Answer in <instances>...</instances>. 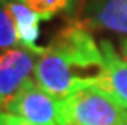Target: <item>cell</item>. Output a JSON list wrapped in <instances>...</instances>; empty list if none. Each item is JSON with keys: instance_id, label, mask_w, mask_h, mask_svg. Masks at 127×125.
<instances>
[{"instance_id": "2", "label": "cell", "mask_w": 127, "mask_h": 125, "mask_svg": "<svg viewBox=\"0 0 127 125\" xmlns=\"http://www.w3.org/2000/svg\"><path fill=\"white\" fill-rule=\"evenodd\" d=\"M127 109L104 89L82 86L62 98L59 125H122Z\"/></svg>"}, {"instance_id": "11", "label": "cell", "mask_w": 127, "mask_h": 125, "mask_svg": "<svg viewBox=\"0 0 127 125\" xmlns=\"http://www.w3.org/2000/svg\"><path fill=\"white\" fill-rule=\"evenodd\" d=\"M7 125H33L30 124L28 120L18 117V115H11V114H7Z\"/></svg>"}, {"instance_id": "9", "label": "cell", "mask_w": 127, "mask_h": 125, "mask_svg": "<svg viewBox=\"0 0 127 125\" xmlns=\"http://www.w3.org/2000/svg\"><path fill=\"white\" fill-rule=\"evenodd\" d=\"M7 0H0V52L18 46L16 25L5 7Z\"/></svg>"}, {"instance_id": "1", "label": "cell", "mask_w": 127, "mask_h": 125, "mask_svg": "<svg viewBox=\"0 0 127 125\" xmlns=\"http://www.w3.org/2000/svg\"><path fill=\"white\" fill-rule=\"evenodd\" d=\"M47 47L67 62L75 78V89L82 86H101L106 72L103 52L82 21L70 23L60 29Z\"/></svg>"}, {"instance_id": "12", "label": "cell", "mask_w": 127, "mask_h": 125, "mask_svg": "<svg viewBox=\"0 0 127 125\" xmlns=\"http://www.w3.org/2000/svg\"><path fill=\"white\" fill-rule=\"evenodd\" d=\"M121 52H122L124 59L127 60V39H122V41H121Z\"/></svg>"}, {"instance_id": "15", "label": "cell", "mask_w": 127, "mask_h": 125, "mask_svg": "<svg viewBox=\"0 0 127 125\" xmlns=\"http://www.w3.org/2000/svg\"><path fill=\"white\" fill-rule=\"evenodd\" d=\"M122 125H127V122H126V124H122Z\"/></svg>"}, {"instance_id": "14", "label": "cell", "mask_w": 127, "mask_h": 125, "mask_svg": "<svg viewBox=\"0 0 127 125\" xmlns=\"http://www.w3.org/2000/svg\"><path fill=\"white\" fill-rule=\"evenodd\" d=\"M85 0H70V3H72V8H73V5H77V3H83Z\"/></svg>"}, {"instance_id": "13", "label": "cell", "mask_w": 127, "mask_h": 125, "mask_svg": "<svg viewBox=\"0 0 127 125\" xmlns=\"http://www.w3.org/2000/svg\"><path fill=\"white\" fill-rule=\"evenodd\" d=\"M0 125H7V114L0 112Z\"/></svg>"}, {"instance_id": "3", "label": "cell", "mask_w": 127, "mask_h": 125, "mask_svg": "<svg viewBox=\"0 0 127 125\" xmlns=\"http://www.w3.org/2000/svg\"><path fill=\"white\" fill-rule=\"evenodd\" d=\"M8 114L18 115L33 125H59L62 99L46 93L28 78L5 106Z\"/></svg>"}, {"instance_id": "7", "label": "cell", "mask_w": 127, "mask_h": 125, "mask_svg": "<svg viewBox=\"0 0 127 125\" xmlns=\"http://www.w3.org/2000/svg\"><path fill=\"white\" fill-rule=\"evenodd\" d=\"M82 23L117 34H127V0H93Z\"/></svg>"}, {"instance_id": "4", "label": "cell", "mask_w": 127, "mask_h": 125, "mask_svg": "<svg viewBox=\"0 0 127 125\" xmlns=\"http://www.w3.org/2000/svg\"><path fill=\"white\" fill-rule=\"evenodd\" d=\"M36 54L25 47H11L0 54V109L16 94L36 67Z\"/></svg>"}, {"instance_id": "10", "label": "cell", "mask_w": 127, "mask_h": 125, "mask_svg": "<svg viewBox=\"0 0 127 125\" xmlns=\"http://www.w3.org/2000/svg\"><path fill=\"white\" fill-rule=\"evenodd\" d=\"M18 2L25 3L34 13H37L42 21H49L57 13L72 8L70 0H18Z\"/></svg>"}, {"instance_id": "5", "label": "cell", "mask_w": 127, "mask_h": 125, "mask_svg": "<svg viewBox=\"0 0 127 125\" xmlns=\"http://www.w3.org/2000/svg\"><path fill=\"white\" fill-rule=\"evenodd\" d=\"M33 73L39 88L56 98L62 99L75 89V78L67 62L49 47H46L42 55H39Z\"/></svg>"}, {"instance_id": "6", "label": "cell", "mask_w": 127, "mask_h": 125, "mask_svg": "<svg viewBox=\"0 0 127 125\" xmlns=\"http://www.w3.org/2000/svg\"><path fill=\"white\" fill-rule=\"evenodd\" d=\"M99 49L104 59V80L99 88L114 98L122 107L127 109V60L121 57L109 41L103 39Z\"/></svg>"}, {"instance_id": "8", "label": "cell", "mask_w": 127, "mask_h": 125, "mask_svg": "<svg viewBox=\"0 0 127 125\" xmlns=\"http://www.w3.org/2000/svg\"><path fill=\"white\" fill-rule=\"evenodd\" d=\"M5 7L10 11L11 18L16 25V33L23 29H30V28H39V23L42 21L37 13H34L31 8H28L18 0H7Z\"/></svg>"}]
</instances>
